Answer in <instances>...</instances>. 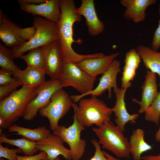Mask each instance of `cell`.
I'll return each instance as SVG.
<instances>
[{
    "instance_id": "obj_1",
    "label": "cell",
    "mask_w": 160,
    "mask_h": 160,
    "mask_svg": "<svg viewBox=\"0 0 160 160\" xmlns=\"http://www.w3.org/2000/svg\"><path fill=\"white\" fill-rule=\"evenodd\" d=\"M61 12L60 18L56 23L57 41L61 53L63 61L76 64L86 59L103 57V53L87 55L76 52L72 47L73 43L81 44V39L75 40L73 37V25L81 21V16L76 12V9L73 0H60Z\"/></svg>"
},
{
    "instance_id": "obj_2",
    "label": "cell",
    "mask_w": 160,
    "mask_h": 160,
    "mask_svg": "<svg viewBox=\"0 0 160 160\" xmlns=\"http://www.w3.org/2000/svg\"><path fill=\"white\" fill-rule=\"evenodd\" d=\"M37 95V87L24 86L0 101V125L7 128L23 116L28 104Z\"/></svg>"
},
{
    "instance_id": "obj_3",
    "label": "cell",
    "mask_w": 160,
    "mask_h": 160,
    "mask_svg": "<svg viewBox=\"0 0 160 160\" xmlns=\"http://www.w3.org/2000/svg\"><path fill=\"white\" fill-rule=\"evenodd\" d=\"M72 107L77 120L85 127L93 125L100 127L111 121L113 112L112 108H109L102 100L94 96L81 98L78 105L73 103Z\"/></svg>"
},
{
    "instance_id": "obj_4",
    "label": "cell",
    "mask_w": 160,
    "mask_h": 160,
    "mask_svg": "<svg viewBox=\"0 0 160 160\" xmlns=\"http://www.w3.org/2000/svg\"><path fill=\"white\" fill-rule=\"evenodd\" d=\"M33 25L36 31L32 38L21 45L10 49L13 58H19L27 51L57 40L56 23L37 16L34 19Z\"/></svg>"
},
{
    "instance_id": "obj_5",
    "label": "cell",
    "mask_w": 160,
    "mask_h": 160,
    "mask_svg": "<svg viewBox=\"0 0 160 160\" xmlns=\"http://www.w3.org/2000/svg\"><path fill=\"white\" fill-rule=\"evenodd\" d=\"M92 130L103 148L111 151L119 157L129 158L130 145L128 139L111 121L105 122L100 127H93Z\"/></svg>"
},
{
    "instance_id": "obj_6",
    "label": "cell",
    "mask_w": 160,
    "mask_h": 160,
    "mask_svg": "<svg viewBox=\"0 0 160 160\" xmlns=\"http://www.w3.org/2000/svg\"><path fill=\"white\" fill-rule=\"evenodd\" d=\"M73 103L70 96L62 88L53 95L49 103L39 110V114L48 119L50 128L53 131L59 126L60 120L72 107Z\"/></svg>"
},
{
    "instance_id": "obj_7",
    "label": "cell",
    "mask_w": 160,
    "mask_h": 160,
    "mask_svg": "<svg viewBox=\"0 0 160 160\" xmlns=\"http://www.w3.org/2000/svg\"><path fill=\"white\" fill-rule=\"evenodd\" d=\"M73 122L68 127L59 125L52 131L54 135L60 137L64 143L68 145L72 160H80L85 151L87 144L85 140L81 137V132L85 127L77 120L74 114Z\"/></svg>"
},
{
    "instance_id": "obj_8",
    "label": "cell",
    "mask_w": 160,
    "mask_h": 160,
    "mask_svg": "<svg viewBox=\"0 0 160 160\" xmlns=\"http://www.w3.org/2000/svg\"><path fill=\"white\" fill-rule=\"evenodd\" d=\"M96 78L90 76L76 64L63 62L60 80L63 87H71L80 94H84L94 89Z\"/></svg>"
},
{
    "instance_id": "obj_9",
    "label": "cell",
    "mask_w": 160,
    "mask_h": 160,
    "mask_svg": "<svg viewBox=\"0 0 160 160\" xmlns=\"http://www.w3.org/2000/svg\"><path fill=\"white\" fill-rule=\"evenodd\" d=\"M60 79H52L37 87V95L27 105L23 116L25 120L30 121L37 116L39 110L50 102L53 95L63 88Z\"/></svg>"
},
{
    "instance_id": "obj_10",
    "label": "cell",
    "mask_w": 160,
    "mask_h": 160,
    "mask_svg": "<svg viewBox=\"0 0 160 160\" xmlns=\"http://www.w3.org/2000/svg\"><path fill=\"white\" fill-rule=\"evenodd\" d=\"M120 61L114 60L108 70L102 75L99 80V83L97 87L92 90L84 94L73 95L70 96L73 102L76 103L85 96L91 95L92 96L97 97L102 95L107 90L108 97H112V89H113L115 94L119 88L117 84L116 78L119 73L121 71Z\"/></svg>"
},
{
    "instance_id": "obj_11",
    "label": "cell",
    "mask_w": 160,
    "mask_h": 160,
    "mask_svg": "<svg viewBox=\"0 0 160 160\" xmlns=\"http://www.w3.org/2000/svg\"><path fill=\"white\" fill-rule=\"evenodd\" d=\"M44 55V70L52 79H60L63 61L57 40L41 47Z\"/></svg>"
},
{
    "instance_id": "obj_12",
    "label": "cell",
    "mask_w": 160,
    "mask_h": 160,
    "mask_svg": "<svg viewBox=\"0 0 160 160\" xmlns=\"http://www.w3.org/2000/svg\"><path fill=\"white\" fill-rule=\"evenodd\" d=\"M60 137L51 133L46 138L36 142V148L38 151L46 153L47 160H54L60 155L66 160H71L70 151L65 147Z\"/></svg>"
},
{
    "instance_id": "obj_13",
    "label": "cell",
    "mask_w": 160,
    "mask_h": 160,
    "mask_svg": "<svg viewBox=\"0 0 160 160\" xmlns=\"http://www.w3.org/2000/svg\"><path fill=\"white\" fill-rule=\"evenodd\" d=\"M76 12L85 18L89 35L95 36L103 32L105 25L97 16L94 0H82L80 6L76 8Z\"/></svg>"
},
{
    "instance_id": "obj_14",
    "label": "cell",
    "mask_w": 160,
    "mask_h": 160,
    "mask_svg": "<svg viewBox=\"0 0 160 160\" xmlns=\"http://www.w3.org/2000/svg\"><path fill=\"white\" fill-rule=\"evenodd\" d=\"M21 9L28 14L43 17L57 23L61 15L60 0H47L38 4H20Z\"/></svg>"
},
{
    "instance_id": "obj_15",
    "label": "cell",
    "mask_w": 160,
    "mask_h": 160,
    "mask_svg": "<svg viewBox=\"0 0 160 160\" xmlns=\"http://www.w3.org/2000/svg\"><path fill=\"white\" fill-rule=\"evenodd\" d=\"M20 27L12 21L1 9L0 10V39L7 47L14 48L25 42L20 37Z\"/></svg>"
},
{
    "instance_id": "obj_16",
    "label": "cell",
    "mask_w": 160,
    "mask_h": 160,
    "mask_svg": "<svg viewBox=\"0 0 160 160\" xmlns=\"http://www.w3.org/2000/svg\"><path fill=\"white\" fill-rule=\"evenodd\" d=\"M128 88H118L115 94L116 99L115 104L112 108L116 118L114 121L116 126L123 132L125 131V126L126 124L128 122L132 124L136 123V120L139 116L138 113L131 114L127 109L124 98Z\"/></svg>"
},
{
    "instance_id": "obj_17",
    "label": "cell",
    "mask_w": 160,
    "mask_h": 160,
    "mask_svg": "<svg viewBox=\"0 0 160 160\" xmlns=\"http://www.w3.org/2000/svg\"><path fill=\"white\" fill-rule=\"evenodd\" d=\"M141 99L140 101L134 99L133 101L140 106L139 113L145 112L157 97L159 92L156 74L148 70L141 87Z\"/></svg>"
},
{
    "instance_id": "obj_18",
    "label": "cell",
    "mask_w": 160,
    "mask_h": 160,
    "mask_svg": "<svg viewBox=\"0 0 160 160\" xmlns=\"http://www.w3.org/2000/svg\"><path fill=\"white\" fill-rule=\"evenodd\" d=\"M119 55V53L116 52L103 57L86 59L76 64L90 76L96 78L98 75H103L108 70Z\"/></svg>"
},
{
    "instance_id": "obj_19",
    "label": "cell",
    "mask_w": 160,
    "mask_h": 160,
    "mask_svg": "<svg viewBox=\"0 0 160 160\" xmlns=\"http://www.w3.org/2000/svg\"><path fill=\"white\" fill-rule=\"evenodd\" d=\"M156 1V0H121L120 4L125 8L123 14L124 18L138 23L145 20L146 9Z\"/></svg>"
},
{
    "instance_id": "obj_20",
    "label": "cell",
    "mask_w": 160,
    "mask_h": 160,
    "mask_svg": "<svg viewBox=\"0 0 160 160\" xmlns=\"http://www.w3.org/2000/svg\"><path fill=\"white\" fill-rule=\"evenodd\" d=\"M141 60L136 49H131L126 53L121 79V88L130 87L131 82L135 77Z\"/></svg>"
},
{
    "instance_id": "obj_21",
    "label": "cell",
    "mask_w": 160,
    "mask_h": 160,
    "mask_svg": "<svg viewBox=\"0 0 160 160\" xmlns=\"http://www.w3.org/2000/svg\"><path fill=\"white\" fill-rule=\"evenodd\" d=\"M136 49L145 68L159 76L160 87V52L143 45L138 46Z\"/></svg>"
},
{
    "instance_id": "obj_22",
    "label": "cell",
    "mask_w": 160,
    "mask_h": 160,
    "mask_svg": "<svg viewBox=\"0 0 160 160\" xmlns=\"http://www.w3.org/2000/svg\"><path fill=\"white\" fill-rule=\"evenodd\" d=\"M45 74L43 70L27 67L13 76L22 84L23 86L33 88L37 87L46 81Z\"/></svg>"
},
{
    "instance_id": "obj_23",
    "label": "cell",
    "mask_w": 160,
    "mask_h": 160,
    "mask_svg": "<svg viewBox=\"0 0 160 160\" xmlns=\"http://www.w3.org/2000/svg\"><path fill=\"white\" fill-rule=\"evenodd\" d=\"M145 134L143 129L137 128L133 130L130 136V153L134 160H141V154L152 149V146L145 141Z\"/></svg>"
},
{
    "instance_id": "obj_24",
    "label": "cell",
    "mask_w": 160,
    "mask_h": 160,
    "mask_svg": "<svg viewBox=\"0 0 160 160\" xmlns=\"http://www.w3.org/2000/svg\"><path fill=\"white\" fill-rule=\"evenodd\" d=\"M8 129L9 132H16V135L36 142L44 139L51 133L50 131L44 126L31 129L13 124L8 128Z\"/></svg>"
},
{
    "instance_id": "obj_25",
    "label": "cell",
    "mask_w": 160,
    "mask_h": 160,
    "mask_svg": "<svg viewBox=\"0 0 160 160\" xmlns=\"http://www.w3.org/2000/svg\"><path fill=\"white\" fill-rule=\"evenodd\" d=\"M0 143L17 147L26 156L35 155L38 151L36 148V142L29 140L24 137L16 139H10L7 138L5 134H1Z\"/></svg>"
},
{
    "instance_id": "obj_26",
    "label": "cell",
    "mask_w": 160,
    "mask_h": 160,
    "mask_svg": "<svg viewBox=\"0 0 160 160\" xmlns=\"http://www.w3.org/2000/svg\"><path fill=\"white\" fill-rule=\"evenodd\" d=\"M19 58L25 61L27 67L44 71V55L42 47L30 50L27 54L24 55Z\"/></svg>"
},
{
    "instance_id": "obj_27",
    "label": "cell",
    "mask_w": 160,
    "mask_h": 160,
    "mask_svg": "<svg viewBox=\"0 0 160 160\" xmlns=\"http://www.w3.org/2000/svg\"><path fill=\"white\" fill-rule=\"evenodd\" d=\"M10 49L0 44V66L12 73L13 76L20 70L14 63Z\"/></svg>"
},
{
    "instance_id": "obj_28",
    "label": "cell",
    "mask_w": 160,
    "mask_h": 160,
    "mask_svg": "<svg viewBox=\"0 0 160 160\" xmlns=\"http://www.w3.org/2000/svg\"><path fill=\"white\" fill-rule=\"evenodd\" d=\"M144 113L146 121L153 122L158 125L160 119V91Z\"/></svg>"
},
{
    "instance_id": "obj_29",
    "label": "cell",
    "mask_w": 160,
    "mask_h": 160,
    "mask_svg": "<svg viewBox=\"0 0 160 160\" xmlns=\"http://www.w3.org/2000/svg\"><path fill=\"white\" fill-rule=\"evenodd\" d=\"M22 152L19 148L9 149L3 146L0 143V158H4L8 160H17L18 156L17 153Z\"/></svg>"
},
{
    "instance_id": "obj_30",
    "label": "cell",
    "mask_w": 160,
    "mask_h": 160,
    "mask_svg": "<svg viewBox=\"0 0 160 160\" xmlns=\"http://www.w3.org/2000/svg\"><path fill=\"white\" fill-rule=\"evenodd\" d=\"M12 74L10 72L1 68L0 70V85L5 86L9 85L18 81L17 79L11 76Z\"/></svg>"
},
{
    "instance_id": "obj_31",
    "label": "cell",
    "mask_w": 160,
    "mask_h": 160,
    "mask_svg": "<svg viewBox=\"0 0 160 160\" xmlns=\"http://www.w3.org/2000/svg\"><path fill=\"white\" fill-rule=\"evenodd\" d=\"M22 85L18 81L12 84L0 86V100L1 101L8 96V95L15 90L18 87Z\"/></svg>"
},
{
    "instance_id": "obj_32",
    "label": "cell",
    "mask_w": 160,
    "mask_h": 160,
    "mask_svg": "<svg viewBox=\"0 0 160 160\" xmlns=\"http://www.w3.org/2000/svg\"><path fill=\"white\" fill-rule=\"evenodd\" d=\"M158 7L160 18L157 27L153 33L151 47L153 49L157 51L160 49V3Z\"/></svg>"
},
{
    "instance_id": "obj_33",
    "label": "cell",
    "mask_w": 160,
    "mask_h": 160,
    "mask_svg": "<svg viewBox=\"0 0 160 160\" xmlns=\"http://www.w3.org/2000/svg\"><path fill=\"white\" fill-rule=\"evenodd\" d=\"M91 143L95 147V151L93 156L89 160H108L101 150L100 144L98 142L93 138Z\"/></svg>"
},
{
    "instance_id": "obj_34",
    "label": "cell",
    "mask_w": 160,
    "mask_h": 160,
    "mask_svg": "<svg viewBox=\"0 0 160 160\" xmlns=\"http://www.w3.org/2000/svg\"><path fill=\"white\" fill-rule=\"evenodd\" d=\"M36 31L34 27L22 28L20 27L19 30L20 37L24 41H27L30 40L33 36Z\"/></svg>"
},
{
    "instance_id": "obj_35",
    "label": "cell",
    "mask_w": 160,
    "mask_h": 160,
    "mask_svg": "<svg viewBox=\"0 0 160 160\" xmlns=\"http://www.w3.org/2000/svg\"><path fill=\"white\" fill-rule=\"evenodd\" d=\"M46 153L43 151H41L37 154L32 156H18L17 160H42L47 159Z\"/></svg>"
},
{
    "instance_id": "obj_36",
    "label": "cell",
    "mask_w": 160,
    "mask_h": 160,
    "mask_svg": "<svg viewBox=\"0 0 160 160\" xmlns=\"http://www.w3.org/2000/svg\"><path fill=\"white\" fill-rule=\"evenodd\" d=\"M47 0H18L17 3L20 4H38L44 3Z\"/></svg>"
},
{
    "instance_id": "obj_37",
    "label": "cell",
    "mask_w": 160,
    "mask_h": 160,
    "mask_svg": "<svg viewBox=\"0 0 160 160\" xmlns=\"http://www.w3.org/2000/svg\"><path fill=\"white\" fill-rule=\"evenodd\" d=\"M141 159L143 160H160V153L156 155L143 156Z\"/></svg>"
},
{
    "instance_id": "obj_38",
    "label": "cell",
    "mask_w": 160,
    "mask_h": 160,
    "mask_svg": "<svg viewBox=\"0 0 160 160\" xmlns=\"http://www.w3.org/2000/svg\"><path fill=\"white\" fill-rule=\"evenodd\" d=\"M103 151L104 154L107 158L108 160H121L119 159L116 158L105 151Z\"/></svg>"
},
{
    "instance_id": "obj_39",
    "label": "cell",
    "mask_w": 160,
    "mask_h": 160,
    "mask_svg": "<svg viewBox=\"0 0 160 160\" xmlns=\"http://www.w3.org/2000/svg\"><path fill=\"white\" fill-rule=\"evenodd\" d=\"M155 140L157 142H160V123L159 129L156 132L155 136Z\"/></svg>"
},
{
    "instance_id": "obj_40",
    "label": "cell",
    "mask_w": 160,
    "mask_h": 160,
    "mask_svg": "<svg viewBox=\"0 0 160 160\" xmlns=\"http://www.w3.org/2000/svg\"><path fill=\"white\" fill-rule=\"evenodd\" d=\"M47 160H48L47 159ZM60 160V159L59 158V157H57V158H56L55 159H54V160Z\"/></svg>"
},
{
    "instance_id": "obj_41",
    "label": "cell",
    "mask_w": 160,
    "mask_h": 160,
    "mask_svg": "<svg viewBox=\"0 0 160 160\" xmlns=\"http://www.w3.org/2000/svg\"><path fill=\"white\" fill-rule=\"evenodd\" d=\"M0 160H4V159L3 158H1L0 159Z\"/></svg>"
},
{
    "instance_id": "obj_42",
    "label": "cell",
    "mask_w": 160,
    "mask_h": 160,
    "mask_svg": "<svg viewBox=\"0 0 160 160\" xmlns=\"http://www.w3.org/2000/svg\"><path fill=\"white\" fill-rule=\"evenodd\" d=\"M47 160V159H43V160Z\"/></svg>"
}]
</instances>
